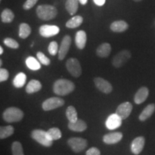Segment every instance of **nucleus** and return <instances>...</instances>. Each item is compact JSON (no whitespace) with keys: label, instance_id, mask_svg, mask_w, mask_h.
Listing matches in <instances>:
<instances>
[{"label":"nucleus","instance_id":"obj_41","mask_svg":"<svg viewBox=\"0 0 155 155\" xmlns=\"http://www.w3.org/2000/svg\"><path fill=\"white\" fill-rule=\"evenodd\" d=\"M3 52H4V50H3V48L2 47H0V54H1V55H2L3 54Z\"/></svg>","mask_w":155,"mask_h":155},{"label":"nucleus","instance_id":"obj_26","mask_svg":"<svg viewBox=\"0 0 155 155\" xmlns=\"http://www.w3.org/2000/svg\"><path fill=\"white\" fill-rule=\"evenodd\" d=\"M27 81V76L24 73H19L13 80V85L17 88H22L25 86Z\"/></svg>","mask_w":155,"mask_h":155},{"label":"nucleus","instance_id":"obj_1","mask_svg":"<svg viewBox=\"0 0 155 155\" xmlns=\"http://www.w3.org/2000/svg\"><path fill=\"white\" fill-rule=\"evenodd\" d=\"M53 89V92L58 96H66L74 91L75 85L68 79H59L54 83Z\"/></svg>","mask_w":155,"mask_h":155},{"label":"nucleus","instance_id":"obj_29","mask_svg":"<svg viewBox=\"0 0 155 155\" xmlns=\"http://www.w3.org/2000/svg\"><path fill=\"white\" fill-rule=\"evenodd\" d=\"M31 28L27 23H22L19 28V36L22 39L28 38L31 33Z\"/></svg>","mask_w":155,"mask_h":155},{"label":"nucleus","instance_id":"obj_23","mask_svg":"<svg viewBox=\"0 0 155 155\" xmlns=\"http://www.w3.org/2000/svg\"><path fill=\"white\" fill-rule=\"evenodd\" d=\"M79 0H67L65 3V9L71 15H73L76 13L78 9Z\"/></svg>","mask_w":155,"mask_h":155},{"label":"nucleus","instance_id":"obj_2","mask_svg":"<svg viewBox=\"0 0 155 155\" xmlns=\"http://www.w3.org/2000/svg\"><path fill=\"white\" fill-rule=\"evenodd\" d=\"M38 17L42 20L48 21L55 18L58 15V9L55 7L50 5H39L36 9Z\"/></svg>","mask_w":155,"mask_h":155},{"label":"nucleus","instance_id":"obj_16","mask_svg":"<svg viewBox=\"0 0 155 155\" xmlns=\"http://www.w3.org/2000/svg\"><path fill=\"white\" fill-rule=\"evenodd\" d=\"M87 41V36L85 31L79 30L78 32H76L75 38V45L76 47L80 50L84 49L86 47V44Z\"/></svg>","mask_w":155,"mask_h":155},{"label":"nucleus","instance_id":"obj_18","mask_svg":"<svg viewBox=\"0 0 155 155\" xmlns=\"http://www.w3.org/2000/svg\"><path fill=\"white\" fill-rule=\"evenodd\" d=\"M69 129L73 131H78V132H81L84 131L87 129V124L82 119H78L75 122H69L68 124Z\"/></svg>","mask_w":155,"mask_h":155},{"label":"nucleus","instance_id":"obj_17","mask_svg":"<svg viewBox=\"0 0 155 155\" xmlns=\"http://www.w3.org/2000/svg\"><path fill=\"white\" fill-rule=\"evenodd\" d=\"M149 96V90L147 87H141L137 91L134 96V102L137 104H141L144 102Z\"/></svg>","mask_w":155,"mask_h":155},{"label":"nucleus","instance_id":"obj_15","mask_svg":"<svg viewBox=\"0 0 155 155\" xmlns=\"http://www.w3.org/2000/svg\"><path fill=\"white\" fill-rule=\"evenodd\" d=\"M122 138H123V134L121 132H113L104 135L103 140L104 143L107 144H114L119 142Z\"/></svg>","mask_w":155,"mask_h":155},{"label":"nucleus","instance_id":"obj_21","mask_svg":"<svg viewBox=\"0 0 155 155\" xmlns=\"http://www.w3.org/2000/svg\"><path fill=\"white\" fill-rule=\"evenodd\" d=\"M154 111H155V104H149L148 106L144 108V109L143 110L142 112L140 114V115H139V120L141 121H144L147 119H149V118H150V116L154 114Z\"/></svg>","mask_w":155,"mask_h":155},{"label":"nucleus","instance_id":"obj_43","mask_svg":"<svg viewBox=\"0 0 155 155\" xmlns=\"http://www.w3.org/2000/svg\"><path fill=\"white\" fill-rule=\"evenodd\" d=\"M2 65V61L1 60V61H0V65Z\"/></svg>","mask_w":155,"mask_h":155},{"label":"nucleus","instance_id":"obj_7","mask_svg":"<svg viewBox=\"0 0 155 155\" xmlns=\"http://www.w3.org/2000/svg\"><path fill=\"white\" fill-rule=\"evenodd\" d=\"M130 51L124 50L114 56L112 61V65L115 68H121L131 58Z\"/></svg>","mask_w":155,"mask_h":155},{"label":"nucleus","instance_id":"obj_14","mask_svg":"<svg viewBox=\"0 0 155 155\" xmlns=\"http://www.w3.org/2000/svg\"><path fill=\"white\" fill-rule=\"evenodd\" d=\"M145 144V139L143 137H139L135 138L131 142V150L133 154L136 155L140 154L143 150Z\"/></svg>","mask_w":155,"mask_h":155},{"label":"nucleus","instance_id":"obj_25","mask_svg":"<svg viewBox=\"0 0 155 155\" xmlns=\"http://www.w3.org/2000/svg\"><path fill=\"white\" fill-rule=\"evenodd\" d=\"M15 18V15L10 9H5L1 13V20L4 23L12 22Z\"/></svg>","mask_w":155,"mask_h":155},{"label":"nucleus","instance_id":"obj_19","mask_svg":"<svg viewBox=\"0 0 155 155\" xmlns=\"http://www.w3.org/2000/svg\"><path fill=\"white\" fill-rule=\"evenodd\" d=\"M111 51V46L109 43L104 42L98 46L96 49V54L98 57L107 58Z\"/></svg>","mask_w":155,"mask_h":155},{"label":"nucleus","instance_id":"obj_11","mask_svg":"<svg viewBox=\"0 0 155 155\" xmlns=\"http://www.w3.org/2000/svg\"><path fill=\"white\" fill-rule=\"evenodd\" d=\"M71 45V38L69 35L64 36L62 40L61 46H60L59 51H58V59L60 61H63L65 56L68 53Z\"/></svg>","mask_w":155,"mask_h":155},{"label":"nucleus","instance_id":"obj_40","mask_svg":"<svg viewBox=\"0 0 155 155\" xmlns=\"http://www.w3.org/2000/svg\"><path fill=\"white\" fill-rule=\"evenodd\" d=\"M87 2H88V0H79V2H80L81 5H86V4L87 3Z\"/></svg>","mask_w":155,"mask_h":155},{"label":"nucleus","instance_id":"obj_30","mask_svg":"<svg viewBox=\"0 0 155 155\" xmlns=\"http://www.w3.org/2000/svg\"><path fill=\"white\" fill-rule=\"evenodd\" d=\"M15 129L12 126L9 125L6 127H2L0 128V138L4 139L10 137L14 134Z\"/></svg>","mask_w":155,"mask_h":155},{"label":"nucleus","instance_id":"obj_42","mask_svg":"<svg viewBox=\"0 0 155 155\" xmlns=\"http://www.w3.org/2000/svg\"><path fill=\"white\" fill-rule=\"evenodd\" d=\"M133 1H134V2H141V0H133Z\"/></svg>","mask_w":155,"mask_h":155},{"label":"nucleus","instance_id":"obj_36","mask_svg":"<svg viewBox=\"0 0 155 155\" xmlns=\"http://www.w3.org/2000/svg\"><path fill=\"white\" fill-rule=\"evenodd\" d=\"M38 2V0H27L23 5V9L25 10H28V9L32 8Z\"/></svg>","mask_w":155,"mask_h":155},{"label":"nucleus","instance_id":"obj_4","mask_svg":"<svg viewBox=\"0 0 155 155\" xmlns=\"http://www.w3.org/2000/svg\"><path fill=\"white\" fill-rule=\"evenodd\" d=\"M31 137L42 146L50 147L53 145V141H50L47 137V131H45L41 129H35L31 133Z\"/></svg>","mask_w":155,"mask_h":155},{"label":"nucleus","instance_id":"obj_39","mask_svg":"<svg viewBox=\"0 0 155 155\" xmlns=\"http://www.w3.org/2000/svg\"><path fill=\"white\" fill-rule=\"evenodd\" d=\"M94 3L98 6H103L105 4L106 0H94Z\"/></svg>","mask_w":155,"mask_h":155},{"label":"nucleus","instance_id":"obj_35","mask_svg":"<svg viewBox=\"0 0 155 155\" xmlns=\"http://www.w3.org/2000/svg\"><path fill=\"white\" fill-rule=\"evenodd\" d=\"M58 44L57 42L53 41L51 42L48 45V52L51 55H55L58 53Z\"/></svg>","mask_w":155,"mask_h":155},{"label":"nucleus","instance_id":"obj_5","mask_svg":"<svg viewBox=\"0 0 155 155\" xmlns=\"http://www.w3.org/2000/svg\"><path fill=\"white\" fill-rule=\"evenodd\" d=\"M68 144L73 152L78 153L82 152L86 148L88 141L86 139L81 138V137H72L68 140Z\"/></svg>","mask_w":155,"mask_h":155},{"label":"nucleus","instance_id":"obj_34","mask_svg":"<svg viewBox=\"0 0 155 155\" xmlns=\"http://www.w3.org/2000/svg\"><path fill=\"white\" fill-rule=\"evenodd\" d=\"M37 58H38V61H40V63H42V65H49L50 63V59L47 56L42 52H38L37 53Z\"/></svg>","mask_w":155,"mask_h":155},{"label":"nucleus","instance_id":"obj_31","mask_svg":"<svg viewBox=\"0 0 155 155\" xmlns=\"http://www.w3.org/2000/svg\"><path fill=\"white\" fill-rule=\"evenodd\" d=\"M66 116L70 122H75L78 119V114L74 106H70L67 108L66 112H65Z\"/></svg>","mask_w":155,"mask_h":155},{"label":"nucleus","instance_id":"obj_32","mask_svg":"<svg viewBox=\"0 0 155 155\" xmlns=\"http://www.w3.org/2000/svg\"><path fill=\"white\" fill-rule=\"evenodd\" d=\"M12 155H24L22 146L19 141H15L12 143Z\"/></svg>","mask_w":155,"mask_h":155},{"label":"nucleus","instance_id":"obj_9","mask_svg":"<svg viewBox=\"0 0 155 155\" xmlns=\"http://www.w3.org/2000/svg\"><path fill=\"white\" fill-rule=\"evenodd\" d=\"M60 29L56 25H42L39 29V32L44 38H51L59 33Z\"/></svg>","mask_w":155,"mask_h":155},{"label":"nucleus","instance_id":"obj_20","mask_svg":"<svg viewBox=\"0 0 155 155\" xmlns=\"http://www.w3.org/2000/svg\"><path fill=\"white\" fill-rule=\"evenodd\" d=\"M111 30L115 32H123L129 28V25L124 20H118L112 22L110 26Z\"/></svg>","mask_w":155,"mask_h":155},{"label":"nucleus","instance_id":"obj_37","mask_svg":"<svg viewBox=\"0 0 155 155\" xmlns=\"http://www.w3.org/2000/svg\"><path fill=\"white\" fill-rule=\"evenodd\" d=\"M9 72L7 70L1 68L0 70V81L3 82V81H7L9 78Z\"/></svg>","mask_w":155,"mask_h":155},{"label":"nucleus","instance_id":"obj_12","mask_svg":"<svg viewBox=\"0 0 155 155\" xmlns=\"http://www.w3.org/2000/svg\"><path fill=\"white\" fill-rule=\"evenodd\" d=\"M94 83L96 85V88L104 93V94H110L113 90L111 84L108 82V81L105 80V79L102 78L97 77L94 79Z\"/></svg>","mask_w":155,"mask_h":155},{"label":"nucleus","instance_id":"obj_8","mask_svg":"<svg viewBox=\"0 0 155 155\" xmlns=\"http://www.w3.org/2000/svg\"><path fill=\"white\" fill-rule=\"evenodd\" d=\"M64 104H65V101L62 98H58V97H52V98L46 99L42 103V107L44 111H48L61 107L64 105Z\"/></svg>","mask_w":155,"mask_h":155},{"label":"nucleus","instance_id":"obj_28","mask_svg":"<svg viewBox=\"0 0 155 155\" xmlns=\"http://www.w3.org/2000/svg\"><path fill=\"white\" fill-rule=\"evenodd\" d=\"M25 63H26L28 68L32 70V71H38L41 68L40 62L38 61V60L35 59L34 57H32V56H30L27 58Z\"/></svg>","mask_w":155,"mask_h":155},{"label":"nucleus","instance_id":"obj_10","mask_svg":"<svg viewBox=\"0 0 155 155\" xmlns=\"http://www.w3.org/2000/svg\"><path fill=\"white\" fill-rule=\"evenodd\" d=\"M132 104L129 102H124L122 103L120 105L118 106L116 108V114L119 116L122 120H124L127 119L128 116H129L131 111H132Z\"/></svg>","mask_w":155,"mask_h":155},{"label":"nucleus","instance_id":"obj_24","mask_svg":"<svg viewBox=\"0 0 155 155\" xmlns=\"http://www.w3.org/2000/svg\"><path fill=\"white\" fill-rule=\"evenodd\" d=\"M83 22V18L80 15H78V16H75L72 17L71 19H70L65 24V26L68 28H76L78 27H79L82 24Z\"/></svg>","mask_w":155,"mask_h":155},{"label":"nucleus","instance_id":"obj_22","mask_svg":"<svg viewBox=\"0 0 155 155\" xmlns=\"http://www.w3.org/2000/svg\"><path fill=\"white\" fill-rule=\"evenodd\" d=\"M42 88V84L39 81L37 80H31L30 82L28 83L26 86V92L29 94H34L39 91Z\"/></svg>","mask_w":155,"mask_h":155},{"label":"nucleus","instance_id":"obj_13","mask_svg":"<svg viewBox=\"0 0 155 155\" xmlns=\"http://www.w3.org/2000/svg\"><path fill=\"white\" fill-rule=\"evenodd\" d=\"M122 119L116 113L111 114L106 121V126L109 130L117 129L121 125Z\"/></svg>","mask_w":155,"mask_h":155},{"label":"nucleus","instance_id":"obj_6","mask_svg":"<svg viewBox=\"0 0 155 155\" xmlns=\"http://www.w3.org/2000/svg\"><path fill=\"white\" fill-rule=\"evenodd\" d=\"M65 65H66V68L68 71V72L73 77L78 78L82 73V69H81L80 62L78 61L76 58H69L67 61Z\"/></svg>","mask_w":155,"mask_h":155},{"label":"nucleus","instance_id":"obj_3","mask_svg":"<svg viewBox=\"0 0 155 155\" xmlns=\"http://www.w3.org/2000/svg\"><path fill=\"white\" fill-rule=\"evenodd\" d=\"M24 113L21 109L16 107H9L3 113V119L9 123L18 122L22 119Z\"/></svg>","mask_w":155,"mask_h":155},{"label":"nucleus","instance_id":"obj_33","mask_svg":"<svg viewBox=\"0 0 155 155\" xmlns=\"http://www.w3.org/2000/svg\"><path fill=\"white\" fill-rule=\"evenodd\" d=\"M4 43L6 46L7 47L12 48V49H17L19 48V43L17 42L16 40H15L14 39L7 38H5V40H4Z\"/></svg>","mask_w":155,"mask_h":155},{"label":"nucleus","instance_id":"obj_38","mask_svg":"<svg viewBox=\"0 0 155 155\" xmlns=\"http://www.w3.org/2000/svg\"><path fill=\"white\" fill-rule=\"evenodd\" d=\"M86 155H101V152L96 147H91L86 152Z\"/></svg>","mask_w":155,"mask_h":155},{"label":"nucleus","instance_id":"obj_27","mask_svg":"<svg viewBox=\"0 0 155 155\" xmlns=\"http://www.w3.org/2000/svg\"><path fill=\"white\" fill-rule=\"evenodd\" d=\"M47 137L50 141L58 140V139L61 138L62 133L58 128L53 127L50 128L49 130L47 131Z\"/></svg>","mask_w":155,"mask_h":155}]
</instances>
